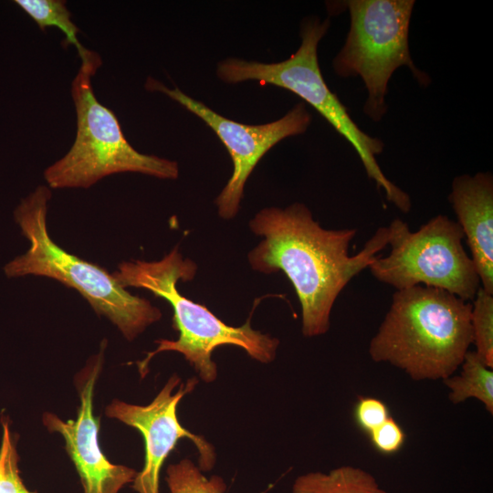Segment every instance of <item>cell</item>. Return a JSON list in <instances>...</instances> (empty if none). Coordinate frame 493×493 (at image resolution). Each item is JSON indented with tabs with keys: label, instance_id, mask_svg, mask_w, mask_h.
<instances>
[{
	"label": "cell",
	"instance_id": "obj_13",
	"mask_svg": "<svg viewBox=\"0 0 493 493\" xmlns=\"http://www.w3.org/2000/svg\"><path fill=\"white\" fill-rule=\"evenodd\" d=\"M292 493H388L372 474L353 466H341L329 472L314 471L299 475Z\"/></svg>",
	"mask_w": 493,
	"mask_h": 493
},
{
	"label": "cell",
	"instance_id": "obj_14",
	"mask_svg": "<svg viewBox=\"0 0 493 493\" xmlns=\"http://www.w3.org/2000/svg\"><path fill=\"white\" fill-rule=\"evenodd\" d=\"M457 375L443 380L448 389V399L454 404L467 399L479 401L490 414H493V371L475 351H468L460 365Z\"/></svg>",
	"mask_w": 493,
	"mask_h": 493
},
{
	"label": "cell",
	"instance_id": "obj_18",
	"mask_svg": "<svg viewBox=\"0 0 493 493\" xmlns=\"http://www.w3.org/2000/svg\"><path fill=\"white\" fill-rule=\"evenodd\" d=\"M470 323L475 351L493 368V294L481 287L471 303Z\"/></svg>",
	"mask_w": 493,
	"mask_h": 493
},
{
	"label": "cell",
	"instance_id": "obj_9",
	"mask_svg": "<svg viewBox=\"0 0 493 493\" xmlns=\"http://www.w3.org/2000/svg\"><path fill=\"white\" fill-rule=\"evenodd\" d=\"M145 88L149 91L166 94L202 119L226 147L234 170L215 201L218 215L224 219L234 218L237 214L246 182L263 155L281 140L305 132L311 121L305 104L299 102L272 122L242 124L216 113L177 87L170 89L153 78L147 79Z\"/></svg>",
	"mask_w": 493,
	"mask_h": 493
},
{
	"label": "cell",
	"instance_id": "obj_15",
	"mask_svg": "<svg viewBox=\"0 0 493 493\" xmlns=\"http://www.w3.org/2000/svg\"><path fill=\"white\" fill-rule=\"evenodd\" d=\"M16 3L44 30L54 26L64 33L68 44L74 45L78 50L81 63L97 60L99 54L85 48L78 38V26L71 19V14L66 2L61 0H17Z\"/></svg>",
	"mask_w": 493,
	"mask_h": 493
},
{
	"label": "cell",
	"instance_id": "obj_12",
	"mask_svg": "<svg viewBox=\"0 0 493 493\" xmlns=\"http://www.w3.org/2000/svg\"><path fill=\"white\" fill-rule=\"evenodd\" d=\"M449 203L456 215L480 287L493 294V177L462 174L452 181Z\"/></svg>",
	"mask_w": 493,
	"mask_h": 493
},
{
	"label": "cell",
	"instance_id": "obj_17",
	"mask_svg": "<svg viewBox=\"0 0 493 493\" xmlns=\"http://www.w3.org/2000/svg\"><path fill=\"white\" fill-rule=\"evenodd\" d=\"M2 436L0 442V493H38L25 485L19 469L17 435L11 429L7 414H0Z\"/></svg>",
	"mask_w": 493,
	"mask_h": 493
},
{
	"label": "cell",
	"instance_id": "obj_11",
	"mask_svg": "<svg viewBox=\"0 0 493 493\" xmlns=\"http://www.w3.org/2000/svg\"><path fill=\"white\" fill-rule=\"evenodd\" d=\"M107 343L104 339L100 351L89 357L75 375L79 397L77 418L65 421L50 412L42 415L45 427L64 438L65 449L79 477L83 493H119L127 484L132 483L138 473L132 467L111 463L100 446V417L93 413V397L96 382L103 368Z\"/></svg>",
	"mask_w": 493,
	"mask_h": 493
},
{
	"label": "cell",
	"instance_id": "obj_5",
	"mask_svg": "<svg viewBox=\"0 0 493 493\" xmlns=\"http://www.w3.org/2000/svg\"><path fill=\"white\" fill-rule=\"evenodd\" d=\"M330 25L329 18L323 21L318 17L306 18L300 27L301 44L288 59L263 63L229 58L217 64V77L228 84L257 80L297 94L353 147L368 177L384 191L387 201L403 213H408L412 207L409 194L384 175L376 160V156L383 152L384 143L359 128L322 77L318 60V45Z\"/></svg>",
	"mask_w": 493,
	"mask_h": 493
},
{
	"label": "cell",
	"instance_id": "obj_2",
	"mask_svg": "<svg viewBox=\"0 0 493 493\" xmlns=\"http://www.w3.org/2000/svg\"><path fill=\"white\" fill-rule=\"evenodd\" d=\"M470 317L471 302L448 291L425 286L395 290L369 355L414 381H443L460 368L473 342Z\"/></svg>",
	"mask_w": 493,
	"mask_h": 493
},
{
	"label": "cell",
	"instance_id": "obj_16",
	"mask_svg": "<svg viewBox=\"0 0 493 493\" xmlns=\"http://www.w3.org/2000/svg\"><path fill=\"white\" fill-rule=\"evenodd\" d=\"M166 482L170 493H226V484L220 477H207L195 464L184 458L169 465Z\"/></svg>",
	"mask_w": 493,
	"mask_h": 493
},
{
	"label": "cell",
	"instance_id": "obj_3",
	"mask_svg": "<svg viewBox=\"0 0 493 493\" xmlns=\"http://www.w3.org/2000/svg\"><path fill=\"white\" fill-rule=\"evenodd\" d=\"M196 264L184 258L175 246L157 261H124L112 274L124 288H143L155 297L168 301L173 309V327L178 330L177 340L155 341L157 348L138 362L139 372L144 377L151 359L162 351H177L194 367L205 383L217 377V367L212 360L213 351L223 345H234L244 350L252 359L268 363L272 362L279 344L278 339L252 329L248 320L244 325L226 324L206 307L183 296L178 288L179 280H192Z\"/></svg>",
	"mask_w": 493,
	"mask_h": 493
},
{
	"label": "cell",
	"instance_id": "obj_1",
	"mask_svg": "<svg viewBox=\"0 0 493 493\" xmlns=\"http://www.w3.org/2000/svg\"><path fill=\"white\" fill-rule=\"evenodd\" d=\"M263 240L248 254L253 269L281 270L291 282L301 307L305 337L325 334L333 305L347 284L388 245L387 226L379 227L355 255L349 254L353 228L325 229L301 203L260 210L249 222Z\"/></svg>",
	"mask_w": 493,
	"mask_h": 493
},
{
	"label": "cell",
	"instance_id": "obj_20",
	"mask_svg": "<svg viewBox=\"0 0 493 493\" xmlns=\"http://www.w3.org/2000/svg\"><path fill=\"white\" fill-rule=\"evenodd\" d=\"M368 435L372 446L383 455L399 452L406 438L404 429L392 416Z\"/></svg>",
	"mask_w": 493,
	"mask_h": 493
},
{
	"label": "cell",
	"instance_id": "obj_4",
	"mask_svg": "<svg viewBox=\"0 0 493 493\" xmlns=\"http://www.w3.org/2000/svg\"><path fill=\"white\" fill-rule=\"evenodd\" d=\"M50 198V188L39 185L15 210L16 222L30 246L5 266V275L47 277L76 289L98 315L105 316L126 340L133 341L161 320V310L127 291L105 268L71 255L53 241L47 224Z\"/></svg>",
	"mask_w": 493,
	"mask_h": 493
},
{
	"label": "cell",
	"instance_id": "obj_7",
	"mask_svg": "<svg viewBox=\"0 0 493 493\" xmlns=\"http://www.w3.org/2000/svg\"><path fill=\"white\" fill-rule=\"evenodd\" d=\"M350 29L345 43L333 59L341 78L360 77L368 97L363 111L380 121L387 111L385 96L393 73L406 66L419 85L427 86L429 76L414 63L409 49V27L414 0H351Z\"/></svg>",
	"mask_w": 493,
	"mask_h": 493
},
{
	"label": "cell",
	"instance_id": "obj_10",
	"mask_svg": "<svg viewBox=\"0 0 493 493\" xmlns=\"http://www.w3.org/2000/svg\"><path fill=\"white\" fill-rule=\"evenodd\" d=\"M198 380L192 377L185 383L173 374L155 398L147 405L132 404L113 399L105 408V415L137 429L145 444L142 469L132 481L137 493H160V474L169 454L179 440L190 439L199 454L198 467L211 470L215 463L214 446L203 436L184 427L177 417L182 398L193 392Z\"/></svg>",
	"mask_w": 493,
	"mask_h": 493
},
{
	"label": "cell",
	"instance_id": "obj_6",
	"mask_svg": "<svg viewBox=\"0 0 493 493\" xmlns=\"http://www.w3.org/2000/svg\"><path fill=\"white\" fill-rule=\"evenodd\" d=\"M101 59L81 63L71 83L77 117L75 140L68 152L44 172L49 188H89L103 177L140 173L176 179V162L144 154L125 138L115 113L96 98L91 79Z\"/></svg>",
	"mask_w": 493,
	"mask_h": 493
},
{
	"label": "cell",
	"instance_id": "obj_8",
	"mask_svg": "<svg viewBox=\"0 0 493 493\" xmlns=\"http://www.w3.org/2000/svg\"><path fill=\"white\" fill-rule=\"evenodd\" d=\"M387 227L391 251L378 256L368 267L378 281L396 290L425 286L473 300L480 280L456 222L438 215L415 232L398 218Z\"/></svg>",
	"mask_w": 493,
	"mask_h": 493
},
{
	"label": "cell",
	"instance_id": "obj_19",
	"mask_svg": "<svg viewBox=\"0 0 493 493\" xmlns=\"http://www.w3.org/2000/svg\"><path fill=\"white\" fill-rule=\"evenodd\" d=\"M357 425L367 434L379 427L391 415L386 404L375 397H360L353 410Z\"/></svg>",
	"mask_w": 493,
	"mask_h": 493
}]
</instances>
